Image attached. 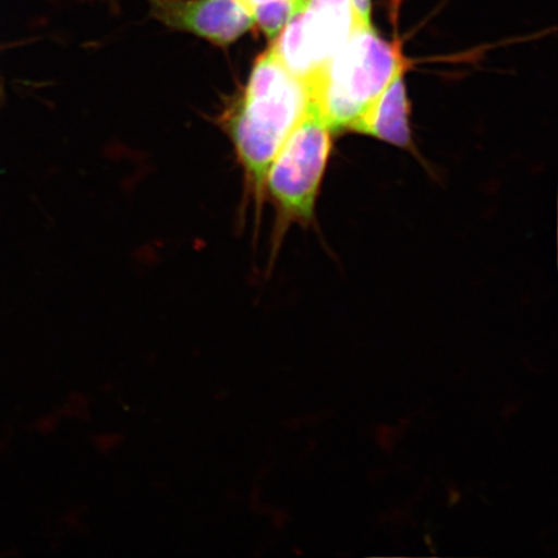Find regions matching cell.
<instances>
[{"label": "cell", "mask_w": 558, "mask_h": 558, "mask_svg": "<svg viewBox=\"0 0 558 558\" xmlns=\"http://www.w3.org/2000/svg\"><path fill=\"white\" fill-rule=\"evenodd\" d=\"M311 100L308 83L291 73L269 46L255 60L246 86L222 116L248 191L257 202L263 198L271 163Z\"/></svg>", "instance_id": "1"}, {"label": "cell", "mask_w": 558, "mask_h": 558, "mask_svg": "<svg viewBox=\"0 0 558 558\" xmlns=\"http://www.w3.org/2000/svg\"><path fill=\"white\" fill-rule=\"evenodd\" d=\"M408 68L401 46L361 25L308 82L311 97L331 131L351 129L400 70Z\"/></svg>", "instance_id": "2"}, {"label": "cell", "mask_w": 558, "mask_h": 558, "mask_svg": "<svg viewBox=\"0 0 558 558\" xmlns=\"http://www.w3.org/2000/svg\"><path fill=\"white\" fill-rule=\"evenodd\" d=\"M331 130L311 100L306 113L278 151L265 186L290 220L312 218L331 150Z\"/></svg>", "instance_id": "3"}, {"label": "cell", "mask_w": 558, "mask_h": 558, "mask_svg": "<svg viewBox=\"0 0 558 558\" xmlns=\"http://www.w3.org/2000/svg\"><path fill=\"white\" fill-rule=\"evenodd\" d=\"M365 24L353 0H306L271 41L279 60L308 83L352 33Z\"/></svg>", "instance_id": "4"}, {"label": "cell", "mask_w": 558, "mask_h": 558, "mask_svg": "<svg viewBox=\"0 0 558 558\" xmlns=\"http://www.w3.org/2000/svg\"><path fill=\"white\" fill-rule=\"evenodd\" d=\"M150 15L169 29L229 47L253 31V11L244 0H146Z\"/></svg>", "instance_id": "5"}, {"label": "cell", "mask_w": 558, "mask_h": 558, "mask_svg": "<svg viewBox=\"0 0 558 558\" xmlns=\"http://www.w3.org/2000/svg\"><path fill=\"white\" fill-rule=\"evenodd\" d=\"M400 70L375 101L362 113L351 130L384 140L390 144L409 146V101L403 75Z\"/></svg>", "instance_id": "6"}, {"label": "cell", "mask_w": 558, "mask_h": 558, "mask_svg": "<svg viewBox=\"0 0 558 558\" xmlns=\"http://www.w3.org/2000/svg\"><path fill=\"white\" fill-rule=\"evenodd\" d=\"M355 11L365 24H372V0H353Z\"/></svg>", "instance_id": "7"}, {"label": "cell", "mask_w": 558, "mask_h": 558, "mask_svg": "<svg viewBox=\"0 0 558 558\" xmlns=\"http://www.w3.org/2000/svg\"><path fill=\"white\" fill-rule=\"evenodd\" d=\"M244 2H246L251 9V11H254L255 7L257 5H262V4H265V3H270V2H277V0H244ZM254 15V13H253Z\"/></svg>", "instance_id": "8"}]
</instances>
